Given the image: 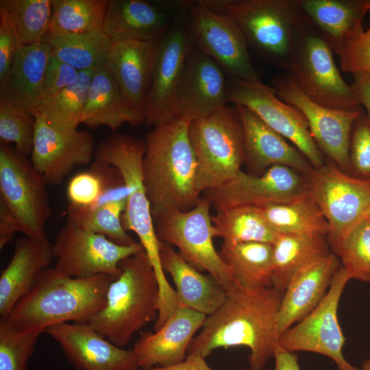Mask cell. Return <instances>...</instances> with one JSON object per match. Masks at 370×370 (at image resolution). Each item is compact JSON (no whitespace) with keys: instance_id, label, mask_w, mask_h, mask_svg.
Wrapping results in <instances>:
<instances>
[{"instance_id":"1","label":"cell","mask_w":370,"mask_h":370,"mask_svg":"<svg viewBox=\"0 0 370 370\" xmlns=\"http://www.w3.org/2000/svg\"><path fill=\"white\" fill-rule=\"evenodd\" d=\"M283 293L273 286L255 290L236 287L223 304L206 317L193 337L188 355L206 358L218 348L245 346L249 370H264L278 343V315Z\"/></svg>"},{"instance_id":"2","label":"cell","mask_w":370,"mask_h":370,"mask_svg":"<svg viewBox=\"0 0 370 370\" xmlns=\"http://www.w3.org/2000/svg\"><path fill=\"white\" fill-rule=\"evenodd\" d=\"M190 121L179 116L146 135L143 175L152 217L171 210L188 211L201 198L197 160L188 136Z\"/></svg>"},{"instance_id":"3","label":"cell","mask_w":370,"mask_h":370,"mask_svg":"<svg viewBox=\"0 0 370 370\" xmlns=\"http://www.w3.org/2000/svg\"><path fill=\"white\" fill-rule=\"evenodd\" d=\"M114 279L106 274L75 278L49 267L39 274L8 319L20 330L43 333L58 323H88L105 306Z\"/></svg>"},{"instance_id":"4","label":"cell","mask_w":370,"mask_h":370,"mask_svg":"<svg viewBox=\"0 0 370 370\" xmlns=\"http://www.w3.org/2000/svg\"><path fill=\"white\" fill-rule=\"evenodd\" d=\"M121 274L108 289L105 306L88 323L118 347L125 346L133 334L156 320L159 284L143 247L119 264Z\"/></svg>"},{"instance_id":"5","label":"cell","mask_w":370,"mask_h":370,"mask_svg":"<svg viewBox=\"0 0 370 370\" xmlns=\"http://www.w3.org/2000/svg\"><path fill=\"white\" fill-rule=\"evenodd\" d=\"M145 140L132 135L113 133L95 147L96 162L112 166L120 173L128 189V197L122 214V224L134 232L145 249L153 266L159 284L160 299L169 302L175 297V291L169 283L162 267L159 243L153 225L151 206L143 182V160Z\"/></svg>"},{"instance_id":"6","label":"cell","mask_w":370,"mask_h":370,"mask_svg":"<svg viewBox=\"0 0 370 370\" xmlns=\"http://www.w3.org/2000/svg\"><path fill=\"white\" fill-rule=\"evenodd\" d=\"M230 17L253 50L268 63L288 70L305 16L297 0H204Z\"/></svg>"},{"instance_id":"7","label":"cell","mask_w":370,"mask_h":370,"mask_svg":"<svg viewBox=\"0 0 370 370\" xmlns=\"http://www.w3.org/2000/svg\"><path fill=\"white\" fill-rule=\"evenodd\" d=\"M188 136L197 160V187L201 193L221 186L241 171L245 134L235 105H226L192 119Z\"/></svg>"},{"instance_id":"8","label":"cell","mask_w":370,"mask_h":370,"mask_svg":"<svg viewBox=\"0 0 370 370\" xmlns=\"http://www.w3.org/2000/svg\"><path fill=\"white\" fill-rule=\"evenodd\" d=\"M334 53L329 43L305 16L288 75L310 99L323 107L344 112L362 111L352 86L341 77Z\"/></svg>"},{"instance_id":"9","label":"cell","mask_w":370,"mask_h":370,"mask_svg":"<svg viewBox=\"0 0 370 370\" xmlns=\"http://www.w3.org/2000/svg\"><path fill=\"white\" fill-rule=\"evenodd\" d=\"M210 200L202 197L188 211L171 210L153 216L159 241L175 245L179 253L197 269L206 271L227 291L238 287L229 266L216 250V237L210 214Z\"/></svg>"},{"instance_id":"10","label":"cell","mask_w":370,"mask_h":370,"mask_svg":"<svg viewBox=\"0 0 370 370\" xmlns=\"http://www.w3.org/2000/svg\"><path fill=\"white\" fill-rule=\"evenodd\" d=\"M46 186L27 156L0 143V201L12 213L23 236L47 238L51 209Z\"/></svg>"},{"instance_id":"11","label":"cell","mask_w":370,"mask_h":370,"mask_svg":"<svg viewBox=\"0 0 370 370\" xmlns=\"http://www.w3.org/2000/svg\"><path fill=\"white\" fill-rule=\"evenodd\" d=\"M188 2L160 41L143 114L145 122L153 127L179 116L178 89L188 56L195 46L188 18Z\"/></svg>"},{"instance_id":"12","label":"cell","mask_w":370,"mask_h":370,"mask_svg":"<svg viewBox=\"0 0 370 370\" xmlns=\"http://www.w3.org/2000/svg\"><path fill=\"white\" fill-rule=\"evenodd\" d=\"M143 247L140 243L128 246L118 245L66 219L53 244L54 268L75 278L99 274L116 278L121 272L120 262Z\"/></svg>"},{"instance_id":"13","label":"cell","mask_w":370,"mask_h":370,"mask_svg":"<svg viewBox=\"0 0 370 370\" xmlns=\"http://www.w3.org/2000/svg\"><path fill=\"white\" fill-rule=\"evenodd\" d=\"M305 175L308 191L329 223L327 236L345 235L370 210V181L345 173L330 160Z\"/></svg>"},{"instance_id":"14","label":"cell","mask_w":370,"mask_h":370,"mask_svg":"<svg viewBox=\"0 0 370 370\" xmlns=\"http://www.w3.org/2000/svg\"><path fill=\"white\" fill-rule=\"evenodd\" d=\"M227 101L245 106L268 126L291 141L313 168L325 163L304 115L295 107L280 100L275 89L260 81L230 78Z\"/></svg>"},{"instance_id":"15","label":"cell","mask_w":370,"mask_h":370,"mask_svg":"<svg viewBox=\"0 0 370 370\" xmlns=\"http://www.w3.org/2000/svg\"><path fill=\"white\" fill-rule=\"evenodd\" d=\"M188 18L195 46L212 58L230 78L260 81L242 32L227 16L204 0L188 1Z\"/></svg>"},{"instance_id":"16","label":"cell","mask_w":370,"mask_h":370,"mask_svg":"<svg viewBox=\"0 0 370 370\" xmlns=\"http://www.w3.org/2000/svg\"><path fill=\"white\" fill-rule=\"evenodd\" d=\"M351 279L348 271L341 267L321 302L295 326L285 331L280 336L278 344L290 352H310L329 357L338 370H359L343 356L342 350L346 339L337 319L340 298Z\"/></svg>"},{"instance_id":"17","label":"cell","mask_w":370,"mask_h":370,"mask_svg":"<svg viewBox=\"0 0 370 370\" xmlns=\"http://www.w3.org/2000/svg\"><path fill=\"white\" fill-rule=\"evenodd\" d=\"M278 98L297 108L306 117L310 134L328 160L349 175V151L353 124L362 111L344 112L323 107L310 99L291 76L272 79Z\"/></svg>"},{"instance_id":"18","label":"cell","mask_w":370,"mask_h":370,"mask_svg":"<svg viewBox=\"0 0 370 370\" xmlns=\"http://www.w3.org/2000/svg\"><path fill=\"white\" fill-rule=\"evenodd\" d=\"M306 192L305 175L288 166L275 165L260 175L241 170L226 183L204 191V196L218 210L289 203Z\"/></svg>"},{"instance_id":"19","label":"cell","mask_w":370,"mask_h":370,"mask_svg":"<svg viewBox=\"0 0 370 370\" xmlns=\"http://www.w3.org/2000/svg\"><path fill=\"white\" fill-rule=\"evenodd\" d=\"M94 138L87 130L64 131L36 116L31 161L47 186H59L75 166L90 162L95 156Z\"/></svg>"},{"instance_id":"20","label":"cell","mask_w":370,"mask_h":370,"mask_svg":"<svg viewBox=\"0 0 370 370\" xmlns=\"http://www.w3.org/2000/svg\"><path fill=\"white\" fill-rule=\"evenodd\" d=\"M185 3L108 0L102 29L111 41L159 42L172 27Z\"/></svg>"},{"instance_id":"21","label":"cell","mask_w":370,"mask_h":370,"mask_svg":"<svg viewBox=\"0 0 370 370\" xmlns=\"http://www.w3.org/2000/svg\"><path fill=\"white\" fill-rule=\"evenodd\" d=\"M45 332L57 341L68 361L77 370H136L132 350L111 343L88 323H62Z\"/></svg>"},{"instance_id":"22","label":"cell","mask_w":370,"mask_h":370,"mask_svg":"<svg viewBox=\"0 0 370 370\" xmlns=\"http://www.w3.org/2000/svg\"><path fill=\"white\" fill-rule=\"evenodd\" d=\"M226 73L195 46L190 52L177 92L178 116L190 120L227 105Z\"/></svg>"},{"instance_id":"23","label":"cell","mask_w":370,"mask_h":370,"mask_svg":"<svg viewBox=\"0 0 370 370\" xmlns=\"http://www.w3.org/2000/svg\"><path fill=\"white\" fill-rule=\"evenodd\" d=\"M206 317L178 306L160 330L144 333L135 343L132 350L139 369L169 367L183 362L190 343Z\"/></svg>"},{"instance_id":"24","label":"cell","mask_w":370,"mask_h":370,"mask_svg":"<svg viewBox=\"0 0 370 370\" xmlns=\"http://www.w3.org/2000/svg\"><path fill=\"white\" fill-rule=\"evenodd\" d=\"M237 108L245 134V163L250 174L260 175L275 165L288 166L302 175L312 168L308 159L254 112Z\"/></svg>"},{"instance_id":"25","label":"cell","mask_w":370,"mask_h":370,"mask_svg":"<svg viewBox=\"0 0 370 370\" xmlns=\"http://www.w3.org/2000/svg\"><path fill=\"white\" fill-rule=\"evenodd\" d=\"M340 268L338 257L330 253L308 264L295 274L283 293L278 315V340L285 331L302 320L321 302Z\"/></svg>"},{"instance_id":"26","label":"cell","mask_w":370,"mask_h":370,"mask_svg":"<svg viewBox=\"0 0 370 370\" xmlns=\"http://www.w3.org/2000/svg\"><path fill=\"white\" fill-rule=\"evenodd\" d=\"M159 46L160 41L114 40L108 51L106 67L127 101L143 116Z\"/></svg>"},{"instance_id":"27","label":"cell","mask_w":370,"mask_h":370,"mask_svg":"<svg viewBox=\"0 0 370 370\" xmlns=\"http://www.w3.org/2000/svg\"><path fill=\"white\" fill-rule=\"evenodd\" d=\"M54 260L47 240L23 236L14 243L10 261L0 275V314L8 317L17 302L33 287L38 276Z\"/></svg>"},{"instance_id":"28","label":"cell","mask_w":370,"mask_h":370,"mask_svg":"<svg viewBox=\"0 0 370 370\" xmlns=\"http://www.w3.org/2000/svg\"><path fill=\"white\" fill-rule=\"evenodd\" d=\"M159 248L162 267L175 284L178 305L206 316L214 312L226 299L223 287L211 275L200 273L171 245L160 241Z\"/></svg>"},{"instance_id":"29","label":"cell","mask_w":370,"mask_h":370,"mask_svg":"<svg viewBox=\"0 0 370 370\" xmlns=\"http://www.w3.org/2000/svg\"><path fill=\"white\" fill-rule=\"evenodd\" d=\"M303 13L334 53L363 31L370 0H297Z\"/></svg>"},{"instance_id":"30","label":"cell","mask_w":370,"mask_h":370,"mask_svg":"<svg viewBox=\"0 0 370 370\" xmlns=\"http://www.w3.org/2000/svg\"><path fill=\"white\" fill-rule=\"evenodd\" d=\"M51 56L49 44L41 41L18 47L7 77L0 86V102L32 114L40 103V90Z\"/></svg>"},{"instance_id":"31","label":"cell","mask_w":370,"mask_h":370,"mask_svg":"<svg viewBox=\"0 0 370 370\" xmlns=\"http://www.w3.org/2000/svg\"><path fill=\"white\" fill-rule=\"evenodd\" d=\"M144 122L143 116L127 101L106 66L97 69L90 82L81 124L92 129L106 126L116 132L125 123L137 125Z\"/></svg>"},{"instance_id":"32","label":"cell","mask_w":370,"mask_h":370,"mask_svg":"<svg viewBox=\"0 0 370 370\" xmlns=\"http://www.w3.org/2000/svg\"><path fill=\"white\" fill-rule=\"evenodd\" d=\"M328 245L323 234H280L273 244L272 286L284 293L297 271L330 253Z\"/></svg>"},{"instance_id":"33","label":"cell","mask_w":370,"mask_h":370,"mask_svg":"<svg viewBox=\"0 0 370 370\" xmlns=\"http://www.w3.org/2000/svg\"><path fill=\"white\" fill-rule=\"evenodd\" d=\"M218 252L238 287L255 290L272 286V244L223 242Z\"/></svg>"},{"instance_id":"34","label":"cell","mask_w":370,"mask_h":370,"mask_svg":"<svg viewBox=\"0 0 370 370\" xmlns=\"http://www.w3.org/2000/svg\"><path fill=\"white\" fill-rule=\"evenodd\" d=\"M42 41L49 45L52 56L78 71L106 66L111 44L102 29L82 34L47 32Z\"/></svg>"},{"instance_id":"35","label":"cell","mask_w":370,"mask_h":370,"mask_svg":"<svg viewBox=\"0 0 370 370\" xmlns=\"http://www.w3.org/2000/svg\"><path fill=\"white\" fill-rule=\"evenodd\" d=\"M216 237L229 243L274 244L280 234L271 225L260 207L240 206L218 210L211 216Z\"/></svg>"},{"instance_id":"36","label":"cell","mask_w":370,"mask_h":370,"mask_svg":"<svg viewBox=\"0 0 370 370\" xmlns=\"http://www.w3.org/2000/svg\"><path fill=\"white\" fill-rule=\"evenodd\" d=\"M265 218L280 234L319 233L328 235L330 225L310 193L286 204L260 206Z\"/></svg>"},{"instance_id":"37","label":"cell","mask_w":370,"mask_h":370,"mask_svg":"<svg viewBox=\"0 0 370 370\" xmlns=\"http://www.w3.org/2000/svg\"><path fill=\"white\" fill-rule=\"evenodd\" d=\"M51 0H0V17L10 28L18 47L42 41L48 32Z\"/></svg>"},{"instance_id":"38","label":"cell","mask_w":370,"mask_h":370,"mask_svg":"<svg viewBox=\"0 0 370 370\" xmlns=\"http://www.w3.org/2000/svg\"><path fill=\"white\" fill-rule=\"evenodd\" d=\"M95 71H79L73 84L56 96L42 100L32 115L42 116L51 126L61 130H77Z\"/></svg>"},{"instance_id":"39","label":"cell","mask_w":370,"mask_h":370,"mask_svg":"<svg viewBox=\"0 0 370 370\" xmlns=\"http://www.w3.org/2000/svg\"><path fill=\"white\" fill-rule=\"evenodd\" d=\"M126 201H111L94 206L69 204L67 219L79 227L102 234L118 245H131L137 242L124 229L121 219Z\"/></svg>"},{"instance_id":"40","label":"cell","mask_w":370,"mask_h":370,"mask_svg":"<svg viewBox=\"0 0 370 370\" xmlns=\"http://www.w3.org/2000/svg\"><path fill=\"white\" fill-rule=\"evenodd\" d=\"M108 0H51L48 32L88 33L102 29Z\"/></svg>"},{"instance_id":"41","label":"cell","mask_w":370,"mask_h":370,"mask_svg":"<svg viewBox=\"0 0 370 370\" xmlns=\"http://www.w3.org/2000/svg\"><path fill=\"white\" fill-rule=\"evenodd\" d=\"M327 239L352 279L370 282V224L366 218L345 235Z\"/></svg>"},{"instance_id":"42","label":"cell","mask_w":370,"mask_h":370,"mask_svg":"<svg viewBox=\"0 0 370 370\" xmlns=\"http://www.w3.org/2000/svg\"><path fill=\"white\" fill-rule=\"evenodd\" d=\"M40 331L17 329L8 317L0 318V370H27Z\"/></svg>"},{"instance_id":"43","label":"cell","mask_w":370,"mask_h":370,"mask_svg":"<svg viewBox=\"0 0 370 370\" xmlns=\"http://www.w3.org/2000/svg\"><path fill=\"white\" fill-rule=\"evenodd\" d=\"M35 127L36 116L23 108L0 102V143H12L17 151L30 157Z\"/></svg>"},{"instance_id":"44","label":"cell","mask_w":370,"mask_h":370,"mask_svg":"<svg viewBox=\"0 0 370 370\" xmlns=\"http://www.w3.org/2000/svg\"><path fill=\"white\" fill-rule=\"evenodd\" d=\"M349 162L351 176L370 181V119L364 112L352 126Z\"/></svg>"},{"instance_id":"45","label":"cell","mask_w":370,"mask_h":370,"mask_svg":"<svg viewBox=\"0 0 370 370\" xmlns=\"http://www.w3.org/2000/svg\"><path fill=\"white\" fill-rule=\"evenodd\" d=\"M336 54L343 71L370 76V29L364 30Z\"/></svg>"},{"instance_id":"46","label":"cell","mask_w":370,"mask_h":370,"mask_svg":"<svg viewBox=\"0 0 370 370\" xmlns=\"http://www.w3.org/2000/svg\"><path fill=\"white\" fill-rule=\"evenodd\" d=\"M103 190V182L99 174L91 166L90 171L74 175L67 186L69 204L93 206L99 199Z\"/></svg>"},{"instance_id":"47","label":"cell","mask_w":370,"mask_h":370,"mask_svg":"<svg viewBox=\"0 0 370 370\" xmlns=\"http://www.w3.org/2000/svg\"><path fill=\"white\" fill-rule=\"evenodd\" d=\"M79 72L71 66L51 56L40 90V101L53 97L73 84Z\"/></svg>"},{"instance_id":"48","label":"cell","mask_w":370,"mask_h":370,"mask_svg":"<svg viewBox=\"0 0 370 370\" xmlns=\"http://www.w3.org/2000/svg\"><path fill=\"white\" fill-rule=\"evenodd\" d=\"M17 49L18 46L10 28L0 17V86L7 77Z\"/></svg>"},{"instance_id":"49","label":"cell","mask_w":370,"mask_h":370,"mask_svg":"<svg viewBox=\"0 0 370 370\" xmlns=\"http://www.w3.org/2000/svg\"><path fill=\"white\" fill-rule=\"evenodd\" d=\"M20 232L16 220L5 204L0 201V249L10 243Z\"/></svg>"},{"instance_id":"50","label":"cell","mask_w":370,"mask_h":370,"mask_svg":"<svg viewBox=\"0 0 370 370\" xmlns=\"http://www.w3.org/2000/svg\"><path fill=\"white\" fill-rule=\"evenodd\" d=\"M351 85L362 107L367 110V115L370 119V76L362 73L353 75Z\"/></svg>"},{"instance_id":"51","label":"cell","mask_w":370,"mask_h":370,"mask_svg":"<svg viewBox=\"0 0 370 370\" xmlns=\"http://www.w3.org/2000/svg\"><path fill=\"white\" fill-rule=\"evenodd\" d=\"M136 370H214L206 362V358L197 355H188L180 364L169 367H152ZM239 370H249V368ZM264 370H267L264 369Z\"/></svg>"},{"instance_id":"52","label":"cell","mask_w":370,"mask_h":370,"mask_svg":"<svg viewBox=\"0 0 370 370\" xmlns=\"http://www.w3.org/2000/svg\"><path fill=\"white\" fill-rule=\"evenodd\" d=\"M273 358L275 359L273 370H301L297 355L284 349L278 343Z\"/></svg>"},{"instance_id":"53","label":"cell","mask_w":370,"mask_h":370,"mask_svg":"<svg viewBox=\"0 0 370 370\" xmlns=\"http://www.w3.org/2000/svg\"><path fill=\"white\" fill-rule=\"evenodd\" d=\"M359 370H370V359L365 360Z\"/></svg>"},{"instance_id":"54","label":"cell","mask_w":370,"mask_h":370,"mask_svg":"<svg viewBox=\"0 0 370 370\" xmlns=\"http://www.w3.org/2000/svg\"><path fill=\"white\" fill-rule=\"evenodd\" d=\"M365 218L367 219V220L368 221V222L370 224V210L369 211V212L366 215Z\"/></svg>"}]
</instances>
